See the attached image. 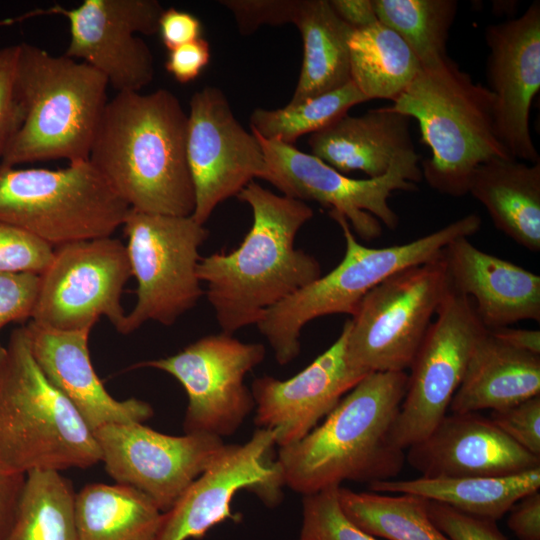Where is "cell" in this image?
Instances as JSON below:
<instances>
[{
  "mask_svg": "<svg viewBox=\"0 0 540 540\" xmlns=\"http://www.w3.org/2000/svg\"><path fill=\"white\" fill-rule=\"evenodd\" d=\"M123 232L136 303L126 314L124 335L147 321L170 326L204 294L197 275L199 249L208 230L191 216H170L130 208Z\"/></svg>",
  "mask_w": 540,
  "mask_h": 540,
  "instance_id": "30bf717a",
  "label": "cell"
},
{
  "mask_svg": "<svg viewBox=\"0 0 540 540\" xmlns=\"http://www.w3.org/2000/svg\"><path fill=\"white\" fill-rule=\"evenodd\" d=\"M387 108L417 120L421 142L431 151L420 167L422 178L442 194H468L470 178L480 164L512 158L496 132L492 92L449 57L421 68Z\"/></svg>",
  "mask_w": 540,
  "mask_h": 540,
  "instance_id": "277c9868",
  "label": "cell"
},
{
  "mask_svg": "<svg viewBox=\"0 0 540 540\" xmlns=\"http://www.w3.org/2000/svg\"><path fill=\"white\" fill-rule=\"evenodd\" d=\"M253 215L237 249L201 257L197 275L223 332L257 324L270 307L321 276V265L295 247L302 226L313 217L305 202L280 196L255 181L236 196Z\"/></svg>",
  "mask_w": 540,
  "mask_h": 540,
  "instance_id": "7a4b0ae2",
  "label": "cell"
},
{
  "mask_svg": "<svg viewBox=\"0 0 540 540\" xmlns=\"http://www.w3.org/2000/svg\"><path fill=\"white\" fill-rule=\"evenodd\" d=\"M210 60V47L202 37L169 50L165 68L179 83L196 79Z\"/></svg>",
  "mask_w": 540,
  "mask_h": 540,
  "instance_id": "b9f144b4",
  "label": "cell"
},
{
  "mask_svg": "<svg viewBox=\"0 0 540 540\" xmlns=\"http://www.w3.org/2000/svg\"><path fill=\"white\" fill-rule=\"evenodd\" d=\"M344 515L364 532L386 540H450L431 521L429 500L410 493L356 492L339 486Z\"/></svg>",
  "mask_w": 540,
  "mask_h": 540,
  "instance_id": "1f68e13d",
  "label": "cell"
},
{
  "mask_svg": "<svg viewBox=\"0 0 540 540\" xmlns=\"http://www.w3.org/2000/svg\"><path fill=\"white\" fill-rule=\"evenodd\" d=\"M158 34L168 50L195 41L202 36V24L193 14L174 7L164 9L158 23Z\"/></svg>",
  "mask_w": 540,
  "mask_h": 540,
  "instance_id": "7bdbcfd3",
  "label": "cell"
},
{
  "mask_svg": "<svg viewBox=\"0 0 540 540\" xmlns=\"http://www.w3.org/2000/svg\"><path fill=\"white\" fill-rule=\"evenodd\" d=\"M536 395H540V355L514 348L486 330L475 344L449 409L493 411Z\"/></svg>",
  "mask_w": 540,
  "mask_h": 540,
  "instance_id": "d4e9b609",
  "label": "cell"
},
{
  "mask_svg": "<svg viewBox=\"0 0 540 540\" xmlns=\"http://www.w3.org/2000/svg\"><path fill=\"white\" fill-rule=\"evenodd\" d=\"M367 98L350 81L345 86L299 105L277 109L256 108L250 116L251 131L267 140L294 145L299 137L315 133Z\"/></svg>",
  "mask_w": 540,
  "mask_h": 540,
  "instance_id": "836d02e7",
  "label": "cell"
},
{
  "mask_svg": "<svg viewBox=\"0 0 540 540\" xmlns=\"http://www.w3.org/2000/svg\"><path fill=\"white\" fill-rule=\"evenodd\" d=\"M405 460L422 477H500L540 467L536 456L479 412L446 414Z\"/></svg>",
  "mask_w": 540,
  "mask_h": 540,
  "instance_id": "44dd1931",
  "label": "cell"
},
{
  "mask_svg": "<svg viewBox=\"0 0 540 540\" xmlns=\"http://www.w3.org/2000/svg\"><path fill=\"white\" fill-rule=\"evenodd\" d=\"M474 303L450 289L410 366L406 393L392 427V440L406 450L444 418L470 356L486 332Z\"/></svg>",
  "mask_w": 540,
  "mask_h": 540,
  "instance_id": "4fadbf2b",
  "label": "cell"
},
{
  "mask_svg": "<svg viewBox=\"0 0 540 540\" xmlns=\"http://www.w3.org/2000/svg\"><path fill=\"white\" fill-rule=\"evenodd\" d=\"M507 525L519 540H540V492L519 499L508 511Z\"/></svg>",
  "mask_w": 540,
  "mask_h": 540,
  "instance_id": "ee69618b",
  "label": "cell"
},
{
  "mask_svg": "<svg viewBox=\"0 0 540 540\" xmlns=\"http://www.w3.org/2000/svg\"><path fill=\"white\" fill-rule=\"evenodd\" d=\"M18 50V44L0 48V157L25 116L15 78Z\"/></svg>",
  "mask_w": 540,
  "mask_h": 540,
  "instance_id": "74e56055",
  "label": "cell"
},
{
  "mask_svg": "<svg viewBox=\"0 0 540 540\" xmlns=\"http://www.w3.org/2000/svg\"><path fill=\"white\" fill-rule=\"evenodd\" d=\"M254 134L265 156L266 171L262 179L286 197L315 201L341 213L365 241L380 237V222L389 229L397 227L399 219L388 199L397 190H417L415 183L422 179L416 151L396 159L381 177L353 179L294 145Z\"/></svg>",
  "mask_w": 540,
  "mask_h": 540,
  "instance_id": "8fae6325",
  "label": "cell"
},
{
  "mask_svg": "<svg viewBox=\"0 0 540 540\" xmlns=\"http://www.w3.org/2000/svg\"><path fill=\"white\" fill-rule=\"evenodd\" d=\"M39 283L38 274L0 272V330L31 319Z\"/></svg>",
  "mask_w": 540,
  "mask_h": 540,
  "instance_id": "60d3db41",
  "label": "cell"
},
{
  "mask_svg": "<svg viewBox=\"0 0 540 540\" xmlns=\"http://www.w3.org/2000/svg\"><path fill=\"white\" fill-rule=\"evenodd\" d=\"M303 41V61L289 106L341 88L351 81L349 38L354 31L328 0H300L294 21Z\"/></svg>",
  "mask_w": 540,
  "mask_h": 540,
  "instance_id": "4316f807",
  "label": "cell"
},
{
  "mask_svg": "<svg viewBox=\"0 0 540 540\" xmlns=\"http://www.w3.org/2000/svg\"><path fill=\"white\" fill-rule=\"evenodd\" d=\"M164 518L141 491L92 483L75 495L78 540H157Z\"/></svg>",
  "mask_w": 540,
  "mask_h": 540,
  "instance_id": "f1b7e54d",
  "label": "cell"
},
{
  "mask_svg": "<svg viewBox=\"0 0 540 540\" xmlns=\"http://www.w3.org/2000/svg\"><path fill=\"white\" fill-rule=\"evenodd\" d=\"M274 445L275 432L268 428H259L243 444H225L175 505L164 513L157 540L199 539L221 522L239 521L231 503L241 489H252L265 504L276 505L283 483L275 462L268 463Z\"/></svg>",
  "mask_w": 540,
  "mask_h": 540,
  "instance_id": "ac0fdd59",
  "label": "cell"
},
{
  "mask_svg": "<svg viewBox=\"0 0 540 540\" xmlns=\"http://www.w3.org/2000/svg\"><path fill=\"white\" fill-rule=\"evenodd\" d=\"M265 354L263 344L242 342L222 332L204 336L173 355L131 368H154L173 376L188 398L184 432L223 438L234 434L255 408L244 379Z\"/></svg>",
  "mask_w": 540,
  "mask_h": 540,
  "instance_id": "5bb4252c",
  "label": "cell"
},
{
  "mask_svg": "<svg viewBox=\"0 0 540 540\" xmlns=\"http://www.w3.org/2000/svg\"><path fill=\"white\" fill-rule=\"evenodd\" d=\"M187 126L188 115L169 90L118 92L105 106L88 160L130 208L191 216Z\"/></svg>",
  "mask_w": 540,
  "mask_h": 540,
  "instance_id": "6da1fadb",
  "label": "cell"
},
{
  "mask_svg": "<svg viewBox=\"0 0 540 540\" xmlns=\"http://www.w3.org/2000/svg\"><path fill=\"white\" fill-rule=\"evenodd\" d=\"M335 14L353 30L378 22L373 0H328Z\"/></svg>",
  "mask_w": 540,
  "mask_h": 540,
  "instance_id": "bcb514c9",
  "label": "cell"
},
{
  "mask_svg": "<svg viewBox=\"0 0 540 540\" xmlns=\"http://www.w3.org/2000/svg\"><path fill=\"white\" fill-rule=\"evenodd\" d=\"M0 373V468H88L101 462L94 432L37 364L26 326L10 334Z\"/></svg>",
  "mask_w": 540,
  "mask_h": 540,
  "instance_id": "5b68a950",
  "label": "cell"
},
{
  "mask_svg": "<svg viewBox=\"0 0 540 540\" xmlns=\"http://www.w3.org/2000/svg\"><path fill=\"white\" fill-rule=\"evenodd\" d=\"M187 162L195 209L191 217L204 225L214 209L254 178L262 179L266 162L261 144L246 131L219 88L196 91L189 102Z\"/></svg>",
  "mask_w": 540,
  "mask_h": 540,
  "instance_id": "2e32d148",
  "label": "cell"
},
{
  "mask_svg": "<svg viewBox=\"0 0 540 540\" xmlns=\"http://www.w3.org/2000/svg\"><path fill=\"white\" fill-rule=\"evenodd\" d=\"M485 40L498 138L512 158L540 163L529 130L531 103L540 88L539 1L518 18L488 26Z\"/></svg>",
  "mask_w": 540,
  "mask_h": 540,
  "instance_id": "d6986e66",
  "label": "cell"
},
{
  "mask_svg": "<svg viewBox=\"0 0 540 540\" xmlns=\"http://www.w3.org/2000/svg\"><path fill=\"white\" fill-rule=\"evenodd\" d=\"M408 374L364 376L301 440L280 447L275 464L283 485L303 496L344 481L392 480L405 450L392 440V427L406 393Z\"/></svg>",
  "mask_w": 540,
  "mask_h": 540,
  "instance_id": "3957f363",
  "label": "cell"
},
{
  "mask_svg": "<svg viewBox=\"0 0 540 540\" xmlns=\"http://www.w3.org/2000/svg\"><path fill=\"white\" fill-rule=\"evenodd\" d=\"M451 289L472 297L487 330L522 320H540V276L484 252L468 237L451 241L443 251Z\"/></svg>",
  "mask_w": 540,
  "mask_h": 540,
  "instance_id": "603a6c76",
  "label": "cell"
},
{
  "mask_svg": "<svg viewBox=\"0 0 540 540\" xmlns=\"http://www.w3.org/2000/svg\"><path fill=\"white\" fill-rule=\"evenodd\" d=\"M334 486L303 496L299 540H380L353 524L342 512Z\"/></svg>",
  "mask_w": 540,
  "mask_h": 540,
  "instance_id": "e575fe53",
  "label": "cell"
},
{
  "mask_svg": "<svg viewBox=\"0 0 540 540\" xmlns=\"http://www.w3.org/2000/svg\"><path fill=\"white\" fill-rule=\"evenodd\" d=\"M163 10L157 0H84L72 9L55 6L42 13L67 18L66 57L92 66L118 92H139L153 80L154 62L136 34L158 33Z\"/></svg>",
  "mask_w": 540,
  "mask_h": 540,
  "instance_id": "e0dca14e",
  "label": "cell"
},
{
  "mask_svg": "<svg viewBox=\"0 0 540 540\" xmlns=\"http://www.w3.org/2000/svg\"><path fill=\"white\" fill-rule=\"evenodd\" d=\"M234 16L239 32L248 36L262 25L294 24L300 0H221Z\"/></svg>",
  "mask_w": 540,
  "mask_h": 540,
  "instance_id": "8d00e7d4",
  "label": "cell"
},
{
  "mask_svg": "<svg viewBox=\"0 0 540 540\" xmlns=\"http://www.w3.org/2000/svg\"><path fill=\"white\" fill-rule=\"evenodd\" d=\"M32 354L48 380L73 404L94 432L114 423H143L152 406L140 399L117 400L99 379L90 359L91 329L62 331L29 321Z\"/></svg>",
  "mask_w": 540,
  "mask_h": 540,
  "instance_id": "7402d4cb",
  "label": "cell"
},
{
  "mask_svg": "<svg viewBox=\"0 0 540 540\" xmlns=\"http://www.w3.org/2000/svg\"><path fill=\"white\" fill-rule=\"evenodd\" d=\"M379 22L399 34L422 68L448 58L446 43L457 14L455 0H373Z\"/></svg>",
  "mask_w": 540,
  "mask_h": 540,
  "instance_id": "d6a6232c",
  "label": "cell"
},
{
  "mask_svg": "<svg viewBox=\"0 0 540 540\" xmlns=\"http://www.w3.org/2000/svg\"><path fill=\"white\" fill-rule=\"evenodd\" d=\"M75 495L60 471H29L4 540H78Z\"/></svg>",
  "mask_w": 540,
  "mask_h": 540,
  "instance_id": "4dcf8cb0",
  "label": "cell"
},
{
  "mask_svg": "<svg viewBox=\"0 0 540 540\" xmlns=\"http://www.w3.org/2000/svg\"><path fill=\"white\" fill-rule=\"evenodd\" d=\"M487 331L495 338L514 348L540 355L539 330L510 328L508 326Z\"/></svg>",
  "mask_w": 540,
  "mask_h": 540,
  "instance_id": "7dc6e473",
  "label": "cell"
},
{
  "mask_svg": "<svg viewBox=\"0 0 540 540\" xmlns=\"http://www.w3.org/2000/svg\"><path fill=\"white\" fill-rule=\"evenodd\" d=\"M349 56L351 81L368 101H394L422 68L403 38L379 21L352 32Z\"/></svg>",
  "mask_w": 540,
  "mask_h": 540,
  "instance_id": "f546056e",
  "label": "cell"
},
{
  "mask_svg": "<svg viewBox=\"0 0 540 540\" xmlns=\"http://www.w3.org/2000/svg\"><path fill=\"white\" fill-rule=\"evenodd\" d=\"M25 474L0 468V540H4L14 519Z\"/></svg>",
  "mask_w": 540,
  "mask_h": 540,
  "instance_id": "f6af8a7d",
  "label": "cell"
},
{
  "mask_svg": "<svg viewBox=\"0 0 540 540\" xmlns=\"http://www.w3.org/2000/svg\"><path fill=\"white\" fill-rule=\"evenodd\" d=\"M94 435L107 474L147 495L164 513L225 445L211 434L173 436L139 422L107 424Z\"/></svg>",
  "mask_w": 540,
  "mask_h": 540,
  "instance_id": "9a60e30c",
  "label": "cell"
},
{
  "mask_svg": "<svg viewBox=\"0 0 540 540\" xmlns=\"http://www.w3.org/2000/svg\"><path fill=\"white\" fill-rule=\"evenodd\" d=\"M428 515L450 540H508L495 520L469 515L436 501L429 500Z\"/></svg>",
  "mask_w": 540,
  "mask_h": 540,
  "instance_id": "ab89813d",
  "label": "cell"
},
{
  "mask_svg": "<svg viewBox=\"0 0 540 540\" xmlns=\"http://www.w3.org/2000/svg\"><path fill=\"white\" fill-rule=\"evenodd\" d=\"M468 193L498 230L527 250L540 251V163L488 160L474 170Z\"/></svg>",
  "mask_w": 540,
  "mask_h": 540,
  "instance_id": "484cf974",
  "label": "cell"
},
{
  "mask_svg": "<svg viewBox=\"0 0 540 540\" xmlns=\"http://www.w3.org/2000/svg\"><path fill=\"white\" fill-rule=\"evenodd\" d=\"M329 215L345 239L340 263L328 274L268 308L256 324L280 365L298 356L300 333L308 322L330 314L353 317L361 300L377 285L407 267L441 258L451 241L475 234L482 223L479 215L470 213L411 242L372 248L357 241L341 213L329 210Z\"/></svg>",
  "mask_w": 540,
  "mask_h": 540,
  "instance_id": "52a82bcc",
  "label": "cell"
},
{
  "mask_svg": "<svg viewBox=\"0 0 540 540\" xmlns=\"http://www.w3.org/2000/svg\"><path fill=\"white\" fill-rule=\"evenodd\" d=\"M489 418L522 448L540 456V395L493 410Z\"/></svg>",
  "mask_w": 540,
  "mask_h": 540,
  "instance_id": "f35d334b",
  "label": "cell"
},
{
  "mask_svg": "<svg viewBox=\"0 0 540 540\" xmlns=\"http://www.w3.org/2000/svg\"><path fill=\"white\" fill-rule=\"evenodd\" d=\"M450 289L443 255L407 267L377 285L349 319L350 364L365 374L409 369Z\"/></svg>",
  "mask_w": 540,
  "mask_h": 540,
  "instance_id": "9c48e42d",
  "label": "cell"
},
{
  "mask_svg": "<svg viewBox=\"0 0 540 540\" xmlns=\"http://www.w3.org/2000/svg\"><path fill=\"white\" fill-rule=\"evenodd\" d=\"M19 45L16 87L24 121L1 155V163L88 160L108 102L107 79L92 66Z\"/></svg>",
  "mask_w": 540,
  "mask_h": 540,
  "instance_id": "8992f818",
  "label": "cell"
},
{
  "mask_svg": "<svg viewBox=\"0 0 540 540\" xmlns=\"http://www.w3.org/2000/svg\"><path fill=\"white\" fill-rule=\"evenodd\" d=\"M410 119L387 107L346 114L309 136L310 154L342 174L358 170L381 177L396 159L415 152Z\"/></svg>",
  "mask_w": 540,
  "mask_h": 540,
  "instance_id": "cb8c5ba5",
  "label": "cell"
},
{
  "mask_svg": "<svg viewBox=\"0 0 540 540\" xmlns=\"http://www.w3.org/2000/svg\"><path fill=\"white\" fill-rule=\"evenodd\" d=\"M348 330L349 320L335 342L293 377L266 375L252 382L255 424L274 430L279 448L304 438L367 375L348 360Z\"/></svg>",
  "mask_w": 540,
  "mask_h": 540,
  "instance_id": "ffe728a7",
  "label": "cell"
},
{
  "mask_svg": "<svg viewBox=\"0 0 540 540\" xmlns=\"http://www.w3.org/2000/svg\"><path fill=\"white\" fill-rule=\"evenodd\" d=\"M129 209L89 160L60 169L0 162V222L53 248L112 236Z\"/></svg>",
  "mask_w": 540,
  "mask_h": 540,
  "instance_id": "ba28073f",
  "label": "cell"
},
{
  "mask_svg": "<svg viewBox=\"0 0 540 540\" xmlns=\"http://www.w3.org/2000/svg\"><path fill=\"white\" fill-rule=\"evenodd\" d=\"M53 251L39 238L0 222V272L40 275L49 265Z\"/></svg>",
  "mask_w": 540,
  "mask_h": 540,
  "instance_id": "d590c367",
  "label": "cell"
},
{
  "mask_svg": "<svg viewBox=\"0 0 540 540\" xmlns=\"http://www.w3.org/2000/svg\"><path fill=\"white\" fill-rule=\"evenodd\" d=\"M540 467L500 477H419L369 484L379 493H410L448 505L469 515L501 519L525 495L539 490Z\"/></svg>",
  "mask_w": 540,
  "mask_h": 540,
  "instance_id": "83f0119b",
  "label": "cell"
},
{
  "mask_svg": "<svg viewBox=\"0 0 540 540\" xmlns=\"http://www.w3.org/2000/svg\"><path fill=\"white\" fill-rule=\"evenodd\" d=\"M6 358H7V349H6V347H4V346H2L0 344V373H1L2 369H3Z\"/></svg>",
  "mask_w": 540,
  "mask_h": 540,
  "instance_id": "c3c4849f",
  "label": "cell"
},
{
  "mask_svg": "<svg viewBox=\"0 0 540 540\" xmlns=\"http://www.w3.org/2000/svg\"><path fill=\"white\" fill-rule=\"evenodd\" d=\"M130 277L126 247L112 236L55 247L40 274L30 321L55 330H92L106 317L122 334L126 313L121 296Z\"/></svg>",
  "mask_w": 540,
  "mask_h": 540,
  "instance_id": "7c38bea8",
  "label": "cell"
}]
</instances>
